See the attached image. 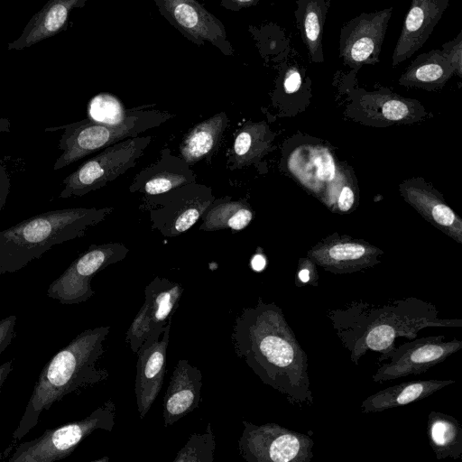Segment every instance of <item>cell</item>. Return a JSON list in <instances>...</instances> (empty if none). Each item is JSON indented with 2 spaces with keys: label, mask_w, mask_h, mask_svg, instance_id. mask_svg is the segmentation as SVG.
<instances>
[{
  "label": "cell",
  "mask_w": 462,
  "mask_h": 462,
  "mask_svg": "<svg viewBox=\"0 0 462 462\" xmlns=\"http://www.w3.org/2000/svg\"><path fill=\"white\" fill-rule=\"evenodd\" d=\"M269 146V131L264 123H245L234 139L227 168L234 171L256 163Z\"/></svg>",
  "instance_id": "25"
},
{
  "label": "cell",
  "mask_w": 462,
  "mask_h": 462,
  "mask_svg": "<svg viewBox=\"0 0 462 462\" xmlns=\"http://www.w3.org/2000/svg\"><path fill=\"white\" fill-rule=\"evenodd\" d=\"M392 13L393 7L362 13L345 23L339 35V57L345 65L359 69L379 62Z\"/></svg>",
  "instance_id": "13"
},
{
  "label": "cell",
  "mask_w": 462,
  "mask_h": 462,
  "mask_svg": "<svg viewBox=\"0 0 462 462\" xmlns=\"http://www.w3.org/2000/svg\"><path fill=\"white\" fill-rule=\"evenodd\" d=\"M265 265L266 260L263 254H257L254 255L251 261V266L254 271L260 272L264 269Z\"/></svg>",
  "instance_id": "40"
},
{
  "label": "cell",
  "mask_w": 462,
  "mask_h": 462,
  "mask_svg": "<svg viewBox=\"0 0 462 462\" xmlns=\"http://www.w3.org/2000/svg\"><path fill=\"white\" fill-rule=\"evenodd\" d=\"M201 386L200 370L186 359L179 360L163 397L162 417L165 427L172 426L199 407Z\"/></svg>",
  "instance_id": "19"
},
{
  "label": "cell",
  "mask_w": 462,
  "mask_h": 462,
  "mask_svg": "<svg viewBox=\"0 0 462 462\" xmlns=\"http://www.w3.org/2000/svg\"><path fill=\"white\" fill-rule=\"evenodd\" d=\"M171 320L154 328L136 352L134 393L141 419L150 411L163 384Z\"/></svg>",
  "instance_id": "14"
},
{
  "label": "cell",
  "mask_w": 462,
  "mask_h": 462,
  "mask_svg": "<svg viewBox=\"0 0 462 462\" xmlns=\"http://www.w3.org/2000/svg\"><path fill=\"white\" fill-rule=\"evenodd\" d=\"M88 0H49L27 23L22 34L7 45L8 51H22L51 38L68 27L72 11Z\"/></svg>",
  "instance_id": "20"
},
{
  "label": "cell",
  "mask_w": 462,
  "mask_h": 462,
  "mask_svg": "<svg viewBox=\"0 0 462 462\" xmlns=\"http://www.w3.org/2000/svg\"><path fill=\"white\" fill-rule=\"evenodd\" d=\"M110 326L86 329L59 350L43 366L25 411L14 431L15 441L34 428L43 411L69 393H79L105 382L109 373L97 366L105 354L104 341Z\"/></svg>",
  "instance_id": "3"
},
{
  "label": "cell",
  "mask_w": 462,
  "mask_h": 462,
  "mask_svg": "<svg viewBox=\"0 0 462 462\" xmlns=\"http://www.w3.org/2000/svg\"><path fill=\"white\" fill-rule=\"evenodd\" d=\"M301 85V76L295 67H291L284 77L283 88L286 93L296 92Z\"/></svg>",
  "instance_id": "36"
},
{
  "label": "cell",
  "mask_w": 462,
  "mask_h": 462,
  "mask_svg": "<svg viewBox=\"0 0 462 462\" xmlns=\"http://www.w3.org/2000/svg\"><path fill=\"white\" fill-rule=\"evenodd\" d=\"M444 339V335L415 337L395 346L386 358L388 362L379 366L372 380L382 383L423 374L462 349V340Z\"/></svg>",
  "instance_id": "11"
},
{
  "label": "cell",
  "mask_w": 462,
  "mask_h": 462,
  "mask_svg": "<svg viewBox=\"0 0 462 462\" xmlns=\"http://www.w3.org/2000/svg\"><path fill=\"white\" fill-rule=\"evenodd\" d=\"M215 199L210 187L196 181L144 196L140 208L148 211L152 229L173 237L193 226Z\"/></svg>",
  "instance_id": "8"
},
{
  "label": "cell",
  "mask_w": 462,
  "mask_h": 462,
  "mask_svg": "<svg viewBox=\"0 0 462 462\" xmlns=\"http://www.w3.org/2000/svg\"><path fill=\"white\" fill-rule=\"evenodd\" d=\"M129 249L118 242L91 245L49 286L48 297L61 304H79L91 298L93 277L110 264L124 260Z\"/></svg>",
  "instance_id": "10"
},
{
  "label": "cell",
  "mask_w": 462,
  "mask_h": 462,
  "mask_svg": "<svg viewBox=\"0 0 462 462\" xmlns=\"http://www.w3.org/2000/svg\"><path fill=\"white\" fill-rule=\"evenodd\" d=\"M400 189L405 200L428 221L458 243L462 242L461 219L434 190L415 180L403 182Z\"/></svg>",
  "instance_id": "21"
},
{
  "label": "cell",
  "mask_w": 462,
  "mask_h": 462,
  "mask_svg": "<svg viewBox=\"0 0 462 462\" xmlns=\"http://www.w3.org/2000/svg\"><path fill=\"white\" fill-rule=\"evenodd\" d=\"M196 181L191 166L180 156L174 155L170 148H163L155 162L134 176L129 191L144 196L157 195Z\"/></svg>",
  "instance_id": "18"
},
{
  "label": "cell",
  "mask_w": 462,
  "mask_h": 462,
  "mask_svg": "<svg viewBox=\"0 0 462 462\" xmlns=\"http://www.w3.org/2000/svg\"><path fill=\"white\" fill-rule=\"evenodd\" d=\"M383 252L369 244L356 241H331L308 252L316 265L334 274L363 271L377 264Z\"/></svg>",
  "instance_id": "17"
},
{
  "label": "cell",
  "mask_w": 462,
  "mask_h": 462,
  "mask_svg": "<svg viewBox=\"0 0 462 462\" xmlns=\"http://www.w3.org/2000/svg\"><path fill=\"white\" fill-rule=\"evenodd\" d=\"M427 436L437 459L462 458V426L453 416L432 411L428 415Z\"/></svg>",
  "instance_id": "26"
},
{
  "label": "cell",
  "mask_w": 462,
  "mask_h": 462,
  "mask_svg": "<svg viewBox=\"0 0 462 462\" xmlns=\"http://www.w3.org/2000/svg\"><path fill=\"white\" fill-rule=\"evenodd\" d=\"M455 69L441 50H431L417 56L401 76L399 82L422 88L442 86Z\"/></svg>",
  "instance_id": "27"
},
{
  "label": "cell",
  "mask_w": 462,
  "mask_h": 462,
  "mask_svg": "<svg viewBox=\"0 0 462 462\" xmlns=\"http://www.w3.org/2000/svg\"><path fill=\"white\" fill-rule=\"evenodd\" d=\"M355 201V195L351 188L346 186L341 189L337 199V207L340 211L346 212L348 211Z\"/></svg>",
  "instance_id": "37"
},
{
  "label": "cell",
  "mask_w": 462,
  "mask_h": 462,
  "mask_svg": "<svg viewBox=\"0 0 462 462\" xmlns=\"http://www.w3.org/2000/svg\"><path fill=\"white\" fill-rule=\"evenodd\" d=\"M116 405L108 399L84 419L48 429L32 440L16 446L8 462H54L61 460L97 430L112 431Z\"/></svg>",
  "instance_id": "6"
},
{
  "label": "cell",
  "mask_w": 462,
  "mask_h": 462,
  "mask_svg": "<svg viewBox=\"0 0 462 462\" xmlns=\"http://www.w3.org/2000/svg\"><path fill=\"white\" fill-rule=\"evenodd\" d=\"M229 118L225 112L194 125L183 137L180 144V155L190 166L211 158L218 150L225 130L228 127Z\"/></svg>",
  "instance_id": "23"
},
{
  "label": "cell",
  "mask_w": 462,
  "mask_h": 462,
  "mask_svg": "<svg viewBox=\"0 0 462 462\" xmlns=\"http://www.w3.org/2000/svg\"><path fill=\"white\" fill-rule=\"evenodd\" d=\"M131 108L127 117L120 124L106 125L89 118L45 131L63 130L58 148L61 151L53 170H60L98 150L127 138L139 136L146 130L158 127L175 115L166 111Z\"/></svg>",
  "instance_id": "5"
},
{
  "label": "cell",
  "mask_w": 462,
  "mask_h": 462,
  "mask_svg": "<svg viewBox=\"0 0 462 462\" xmlns=\"http://www.w3.org/2000/svg\"><path fill=\"white\" fill-rule=\"evenodd\" d=\"M131 109H126L119 98L109 93H100L88 103V118L94 122L117 125L122 123L129 115Z\"/></svg>",
  "instance_id": "29"
},
{
  "label": "cell",
  "mask_w": 462,
  "mask_h": 462,
  "mask_svg": "<svg viewBox=\"0 0 462 462\" xmlns=\"http://www.w3.org/2000/svg\"><path fill=\"white\" fill-rule=\"evenodd\" d=\"M442 53L459 77L462 72V32L452 41L442 45Z\"/></svg>",
  "instance_id": "32"
},
{
  "label": "cell",
  "mask_w": 462,
  "mask_h": 462,
  "mask_svg": "<svg viewBox=\"0 0 462 462\" xmlns=\"http://www.w3.org/2000/svg\"><path fill=\"white\" fill-rule=\"evenodd\" d=\"M450 0H411L393 53V67L422 47L448 7Z\"/></svg>",
  "instance_id": "16"
},
{
  "label": "cell",
  "mask_w": 462,
  "mask_h": 462,
  "mask_svg": "<svg viewBox=\"0 0 462 462\" xmlns=\"http://www.w3.org/2000/svg\"><path fill=\"white\" fill-rule=\"evenodd\" d=\"M11 187V173L8 163L0 159V210L5 206Z\"/></svg>",
  "instance_id": "35"
},
{
  "label": "cell",
  "mask_w": 462,
  "mask_h": 462,
  "mask_svg": "<svg viewBox=\"0 0 462 462\" xmlns=\"http://www.w3.org/2000/svg\"><path fill=\"white\" fill-rule=\"evenodd\" d=\"M10 121L6 118H0V133L10 131Z\"/></svg>",
  "instance_id": "41"
},
{
  "label": "cell",
  "mask_w": 462,
  "mask_h": 462,
  "mask_svg": "<svg viewBox=\"0 0 462 462\" xmlns=\"http://www.w3.org/2000/svg\"><path fill=\"white\" fill-rule=\"evenodd\" d=\"M114 208H69L46 211L0 231V274L12 273L56 245L82 237Z\"/></svg>",
  "instance_id": "4"
},
{
  "label": "cell",
  "mask_w": 462,
  "mask_h": 462,
  "mask_svg": "<svg viewBox=\"0 0 462 462\" xmlns=\"http://www.w3.org/2000/svg\"><path fill=\"white\" fill-rule=\"evenodd\" d=\"M243 425L238 451L248 462H310L314 456V441L305 433L273 422Z\"/></svg>",
  "instance_id": "9"
},
{
  "label": "cell",
  "mask_w": 462,
  "mask_h": 462,
  "mask_svg": "<svg viewBox=\"0 0 462 462\" xmlns=\"http://www.w3.org/2000/svg\"><path fill=\"white\" fill-rule=\"evenodd\" d=\"M315 263L309 258L300 262V268L295 278V284L298 287L310 284L318 286L319 275L315 269Z\"/></svg>",
  "instance_id": "33"
},
{
  "label": "cell",
  "mask_w": 462,
  "mask_h": 462,
  "mask_svg": "<svg viewBox=\"0 0 462 462\" xmlns=\"http://www.w3.org/2000/svg\"><path fill=\"white\" fill-rule=\"evenodd\" d=\"M326 316L356 365L369 352L380 354L378 362L385 361L399 337L413 339L425 328L462 327L461 319L440 317L433 302L413 296L381 303L355 300L342 308L328 310Z\"/></svg>",
  "instance_id": "2"
},
{
  "label": "cell",
  "mask_w": 462,
  "mask_h": 462,
  "mask_svg": "<svg viewBox=\"0 0 462 462\" xmlns=\"http://www.w3.org/2000/svg\"><path fill=\"white\" fill-rule=\"evenodd\" d=\"M261 0H220V5L230 11H239L257 5Z\"/></svg>",
  "instance_id": "38"
},
{
  "label": "cell",
  "mask_w": 462,
  "mask_h": 462,
  "mask_svg": "<svg viewBox=\"0 0 462 462\" xmlns=\"http://www.w3.org/2000/svg\"><path fill=\"white\" fill-rule=\"evenodd\" d=\"M329 5L330 0H296L297 25L310 58L316 63L325 60L322 38Z\"/></svg>",
  "instance_id": "24"
},
{
  "label": "cell",
  "mask_w": 462,
  "mask_h": 462,
  "mask_svg": "<svg viewBox=\"0 0 462 462\" xmlns=\"http://www.w3.org/2000/svg\"><path fill=\"white\" fill-rule=\"evenodd\" d=\"M215 448V435L208 423L205 432L189 436L173 462H213Z\"/></svg>",
  "instance_id": "30"
},
{
  "label": "cell",
  "mask_w": 462,
  "mask_h": 462,
  "mask_svg": "<svg viewBox=\"0 0 462 462\" xmlns=\"http://www.w3.org/2000/svg\"><path fill=\"white\" fill-rule=\"evenodd\" d=\"M16 316L10 315L0 320V355L15 337Z\"/></svg>",
  "instance_id": "34"
},
{
  "label": "cell",
  "mask_w": 462,
  "mask_h": 462,
  "mask_svg": "<svg viewBox=\"0 0 462 462\" xmlns=\"http://www.w3.org/2000/svg\"><path fill=\"white\" fill-rule=\"evenodd\" d=\"M151 141V135L136 136L104 148L63 180L58 198L82 197L106 186L136 164Z\"/></svg>",
  "instance_id": "7"
},
{
  "label": "cell",
  "mask_w": 462,
  "mask_h": 462,
  "mask_svg": "<svg viewBox=\"0 0 462 462\" xmlns=\"http://www.w3.org/2000/svg\"><path fill=\"white\" fill-rule=\"evenodd\" d=\"M231 342L263 383L282 394L292 406L314 403L308 356L288 323L283 310L261 297L236 316Z\"/></svg>",
  "instance_id": "1"
},
{
  "label": "cell",
  "mask_w": 462,
  "mask_h": 462,
  "mask_svg": "<svg viewBox=\"0 0 462 462\" xmlns=\"http://www.w3.org/2000/svg\"><path fill=\"white\" fill-rule=\"evenodd\" d=\"M183 292L182 287L166 278L155 277L144 289L145 300L125 334L132 351L137 350L150 333L165 325L176 312Z\"/></svg>",
  "instance_id": "15"
},
{
  "label": "cell",
  "mask_w": 462,
  "mask_h": 462,
  "mask_svg": "<svg viewBox=\"0 0 462 462\" xmlns=\"http://www.w3.org/2000/svg\"><path fill=\"white\" fill-rule=\"evenodd\" d=\"M254 212L245 199H231L230 197L215 199L200 217L201 231L231 229L239 231L252 221Z\"/></svg>",
  "instance_id": "28"
},
{
  "label": "cell",
  "mask_w": 462,
  "mask_h": 462,
  "mask_svg": "<svg viewBox=\"0 0 462 462\" xmlns=\"http://www.w3.org/2000/svg\"><path fill=\"white\" fill-rule=\"evenodd\" d=\"M12 364H13V362H12V360H10V361L5 362L4 364H2L0 365V393L2 391V387H3L5 380L7 379L11 371L13 370Z\"/></svg>",
  "instance_id": "39"
},
{
  "label": "cell",
  "mask_w": 462,
  "mask_h": 462,
  "mask_svg": "<svg viewBox=\"0 0 462 462\" xmlns=\"http://www.w3.org/2000/svg\"><path fill=\"white\" fill-rule=\"evenodd\" d=\"M454 383V380L438 379L403 382L367 396L361 402L360 410L363 413H371L404 406L423 400Z\"/></svg>",
  "instance_id": "22"
},
{
  "label": "cell",
  "mask_w": 462,
  "mask_h": 462,
  "mask_svg": "<svg viewBox=\"0 0 462 462\" xmlns=\"http://www.w3.org/2000/svg\"><path fill=\"white\" fill-rule=\"evenodd\" d=\"M411 114L409 105L400 98H387L382 104V115L392 121L402 120Z\"/></svg>",
  "instance_id": "31"
},
{
  "label": "cell",
  "mask_w": 462,
  "mask_h": 462,
  "mask_svg": "<svg viewBox=\"0 0 462 462\" xmlns=\"http://www.w3.org/2000/svg\"><path fill=\"white\" fill-rule=\"evenodd\" d=\"M153 2L162 16L191 42L199 46L208 42L226 56L234 55L224 24L198 0Z\"/></svg>",
  "instance_id": "12"
}]
</instances>
